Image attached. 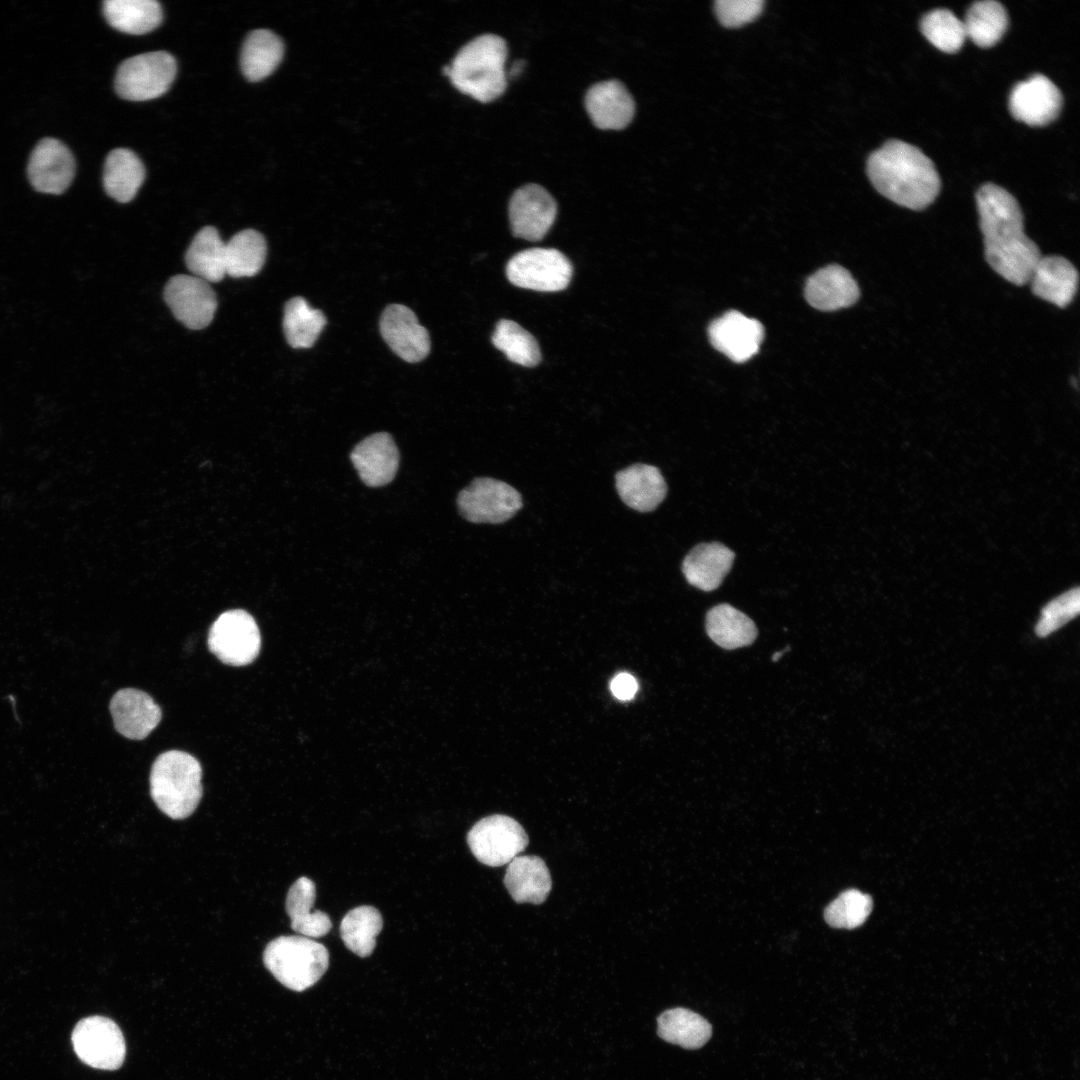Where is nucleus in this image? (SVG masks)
<instances>
[{
	"label": "nucleus",
	"instance_id": "21",
	"mask_svg": "<svg viewBox=\"0 0 1080 1080\" xmlns=\"http://www.w3.org/2000/svg\"><path fill=\"white\" fill-rule=\"evenodd\" d=\"M860 291L851 273L839 265H829L811 275L805 286V298L814 308L834 311L853 305Z\"/></svg>",
	"mask_w": 1080,
	"mask_h": 1080
},
{
	"label": "nucleus",
	"instance_id": "43",
	"mask_svg": "<svg viewBox=\"0 0 1080 1080\" xmlns=\"http://www.w3.org/2000/svg\"><path fill=\"white\" fill-rule=\"evenodd\" d=\"M523 66H524V61H522V60H518V61L514 62L513 67L510 70V74L512 76H515V75L519 74L521 72Z\"/></svg>",
	"mask_w": 1080,
	"mask_h": 1080
},
{
	"label": "nucleus",
	"instance_id": "27",
	"mask_svg": "<svg viewBox=\"0 0 1080 1080\" xmlns=\"http://www.w3.org/2000/svg\"><path fill=\"white\" fill-rule=\"evenodd\" d=\"M705 627L709 638L727 650L749 646L758 635L752 619L727 603L718 604L707 612Z\"/></svg>",
	"mask_w": 1080,
	"mask_h": 1080
},
{
	"label": "nucleus",
	"instance_id": "3",
	"mask_svg": "<svg viewBox=\"0 0 1080 1080\" xmlns=\"http://www.w3.org/2000/svg\"><path fill=\"white\" fill-rule=\"evenodd\" d=\"M507 52L502 37L483 34L465 44L443 73L463 94L482 103L491 102L507 87L504 68Z\"/></svg>",
	"mask_w": 1080,
	"mask_h": 1080
},
{
	"label": "nucleus",
	"instance_id": "9",
	"mask_svg": "<svg viewBox=\"0 0 1080 1080\" xmlns=\"http://www.w3.org/2000/svg\"><path fill=\"white\" fill-rule=\"evenodd\" d=\"M467 843L478 861L498 867L508 864L526 848L528 836L516 820L495 814L474 824L467 834Z\"/></svg>",
	"mask_w": 1080,
	"mask_h": 1080
},
{
	"label": "nucleus",
	"instance_id": "4",
	"mask_svg": "<svg viewBox=\"0 0 1080 1080\" xmlns=\"http://www.w3.org/2000/svg\"><path fill=\"white\" fill-rule=\"evenodd\" d=\"M202 768L191 754L169 750L154 761L150 773V794L168 817L181 820L189 817L202 798Z\"/></svg>",
	"mask_w": 1080,
	"mask_h": 1080
},
{
	"label": "nucleus",
	"instance_id": "17",
	"mask_svg": "<svg viewBox=\"0 0 1080 1080\" xmlns=\"http://www.w3.org/2000/svg\"><path fill=\"white\" fill-rule=\"evenodd\" d=\"M708 336L712 346L734 362H745L759 350L763 325L739 311L726 312L711 322Z\"/></svg>",
	"mask_w": 1080,
	"mask_h": 1080
},
{
	"label": "nucleus",
	"instance_id": "28",
	"mask_svg": "<svg viewBox=\"0 0 1080 1080\" xmlns=\"http://www.w3.org/2000/svg\"><path fill=\"white\" fill-rule=\"evenodd\" d=\"M145 178V169L138 156L129 149L117 148L106 157L103 186L106 193L118 202L131 201Z\"/></svg>",
	"mask_w": 1080,
	"mask_h": 1080
},
{
	"label": "nucleus",
	"instance_id": "33",
	"mask_svg": "<svg viewBox=\"0 0 1080 1080\" xmlns=\"http://www.w3.org/2000/svg\"><path fill=\"white\" fill-rule=\"evenodd\" d=\"M1009 18L1005 7L995 0L974 2L963 21L966 37L977 46L988 48L1000 41L1007 30Z\"/></svg>",
	"mask_w": 1080,
	"mask_h": 1080
},
{
	"label": "nucleus",
	"instance_id": "10",
	"mask_svg": "<svg viewBox=\"0 0 1080 1080\" xmlns=\"http://www.w3.org/2000/svg\"><path fill=\"white\" fill-rule=\"evenodd\" d=\"M457 505L460 514L469 522L499 524L522 508V497L503 481L479 477L459 492Z\"/></svg>",
	"mask_w": 1080,
	"mask_h": 1080
},
{
	"label": "nucleus",
	"instance_id": "31",
	"mask_svg": "<svg viewBox=\"0 0 1080 1080\" xmlns=\"http://www.w3.org/2000/svg\"><path fill=\"white\" fill-rule=\"evenodd\" d=\"M658 1035L685 1049H698L711 1037L712 1027L701 1015L686 1009L672 1008L657 1018Z\"/></svg>",
	"mask_w": 1080,
	"mask_h": 1080
},
{
	"label": "nucleus",
	"instance_id": "44",
	"mask_svg": "<svg viewBox=\"0 0 1080 1080\" xmlns=\"http://www.w3.org/2000/svg\"><path fill=\"white\" fill-rule=\"evenodd\" d=\"M788 650H789V647H786V648L782 649L781 651L775 652V653H774V654L772 655V661H773V662H776V661H778V660H779V659H780V658H781V657L783 656V654H784V653H785L786 651H788Z\"/></svg>",
	"mask_w": 1080,
	"mask_h": 1080
},
{
	"label": "nucleus",
	"instance_id": "12",
	"mask_svg": "<svg viewBox=\"0 0 1080 1080\" xmlns=\"http://www.w3.org/2000/svg\"><path fill=\"white\" fill-rule=\"evenodd\" d=\"M164 299L175 318L194 330L208 326L217 309L210 283L194 275L171 277L164 289Z\"/></svg>",
	"mask_w": 1080,
	"mask_h": 1080
},
{
	"label": "nucleus",
	"instance_id": "22",
	"mask_svg": "<svg viewBox=\"0 0 1080 1080\" xmlns=\"http://www.w3.org/2000/svg\"><path fill=\"white\" fill-rule=\"evenodd\" d=\"M622 501L639 512L654 510L667 494V484L660 470L648 464L631 465L615 475Z\"/></svg>",
	"mask_w": 1080,
	"mask_h": 1080
},
{
	"label": "nucleus",
	"instance_id": "13",
	"mask_svg": "<svg viewBox=\"0 0 1080 1080\" xmlns=\"http://www.w3.org/2000/svg\"><path fill=\"white\" fill-rule=\"evenodd\" d=\"M556 215V201L538 184L531 183L520 187L509 202L512 233L525 240L542 239L552 227Z\"/></svg>",
	"mask_w": 1080,
	"mask_h": 1080
},
{
	"label": "nucleus",
	"instance_id": "29",
	"mask_svg": "<svg viewBox=\"0 0 1080 1080\" xmlns=\"http://www.w3.org/2000/svg\"><path fill=\"white\" fill-rule=\"evenodd\" d=\"M185 261L192 275L208 283L226 275V243L212 226L202 228L189 245Z\"/></svg>",
	"mask_w": 1080,
	"mask_h": 1080
},
{
	"label": "nucleus",
	"instance_id": "24",
	"mask_svg": "<svg viewBox=\"0 0 1080 1080\" xmlns=\"http://www.w3.org/2000/svg\"><path fill=\"white\" fill-rule=\"evenodd\" d=\"M734 558V552L722 543H700L684 558L682 572L690 585L710 592L720 586Z\"/></svg>",
	"mask_w": 1080,
	"mask_h": 1080
},
{
	"label": "nucleus",
	"instance_id": "19",
	"mask_svg": "<svg viewBox=\"0 0 1080 1080\" xmlns=\"http://www.w3.org/2000/svg\"><path fill=\"white\" fill-rule=\"evenodd\" d=\"M115 729L131 740L146 738L161 720V709L144 691L124 688L110 702Z\"/></svg>",
	"mask_w": 1080,
	"mask_h": 1080
},
{
	"label": "nucleus",
	"instance_id": "20",
	"mask_svg": "<svg viewBox=\"0 0 1080 1080\" xmlns=\"http://www.w3.org/2000/svg\"><path fill=\"white\" fill-rule=\"evenodd\" d=\"M585 108L597 128L620 130L632 121L635 102L624 84L613 79L598 82L588 89Z\"/></svg>",
	"mask_w": 1080,
	"mask_h": 1080
},
{
	"label": "nucleus",
	"instance_id": "5",
	"mask_svg": "<svg viewBox=\"0 0 1080 1080\" xmlns=\"http://www.w3.org/2000/svg\"><path fill=\"white\" fill-rule=\"evenodd\" d=\"M263 962L282 985L300 992L313 986L326 972L329 953L323 944L308 937L279 936L267 944Z\"/></svg>",
	"mask_w": 1080,
	"mask_h": 1080
},
{
	"label": "nucleus",
	"instance_id": "11",
	"mask_svg": "<svg viewBox=\"0 0 1080 1080\" xmlns=\"http://www.w3.org/2000/svg\"><path fill=\"white\" fill-rule=\"evenodd\" d=\"M72 1044L79 1059L97 1069L116 1070L126 1055L120 1028L103 1016H90L79 1021L72 1032Z\"/></svg>",
	"mask_w": 1080,
	"mask_h": 1080
},
{
	"label": "nucleus",
	"instance_id": "16",
	"mask_svg": "<svg viewBox=\"0 0 1080 1080\" xmlns=\"http://www.w3.org/2000/svg\"><path fill=\"white\" fill-rule=\"evenodd\" d=\"M380 332L392 351L407 362H419L430 352L428 331L404 305L386 307L380 318Z\"/></svg>",
	"mask_w": 1080,
	"mask_h": 1080
},
{
	"label": "nucleus",
	"instance_id": "38",
	"mask_svg": "<svg viewBox=\"0 0 1080 1080\" xmlns=\"http://www.w3.org/2000/svg\"><path fill=\"white\" fill-rule=\"evenodd\" d=\"M920 29L932 45L946 53L959 51L966 39L963 21L945 8L934 9L925 14L921 19Z\"/></svg>",
	"mask_w": 1080,
	"mask_h": 1080
},
{
	"label": "nucleus",
	"instance_id": "8",
	"mask_svg": "<svg viewBox=\"0 0 1080 1080\" xmlns=\"http://www.w3.org/2000/svg\"><path fill=\"white\" fill-rule=\"evenodd\" d=\"M208 648L221 662L245 666L253 662L261 648V636L254 618L245 610L222 613L211 625Z\"/></svg>",
	"mask_w": 1080,
	"mask_h": 1080
},
{
	"label": "nucleus",
	"instance_id": "36",
	"mask_svg": "<svg viewBox=\"0 0 1080 1080\" xmlns=\"http://www.w3.org/2000/svg\"><path fill=\"white\" fill-rule=\"evenodd\" d=\"M383 927L380 912L372 906H359L342 919L340 935L345 946L360 957H368L376 946V936Z\"/></svg>",
	"mask_w": 1080,
	"mask_h": 1080
},
{
	"label": "nucleus",
	"instance_id": "34",
	"mask_svg": "<svg viewBox=\"0 0 1080 1080\" xmlns=\"http://www.w3.org/2000/svg\"><path fill=\"white\" fill-rule=\"evenodd\" d=\"M327 323L322 311L310 307L302 297L290 299L284 309L283 330L293 348H310Z\"/></svg>",
	"mask_w": 1080,
	"mask_h": 1080
},
{
	"label": "nucleus",
	"instance_id": "40",
	"mask_svg": "<svg viewBox=\"0 0 1080 1080\" xmlns=\"http://www.w3.org/2000/svg\"><path fill=\"white\" fill-rule=\"evenodd\" d=\"M1080 592L1079 588L1070 589L1048 602L1040 613V618L1035 626V633L1039 637H1046L1063 627L1079 614Z\"/></svg>",
	"mask_w": 1080,
	"mask_h": 1080
},
{
	"label": "nucleus",
	"instance_id": "6",
	"mask_svg": "<svg viewBox=\"0 0 1080 1080\" xmlns=\"http://www.w3.org/2000/svg\"><path fill=\"white\" fill-rule=\"evenodd\" d=\"M175 75L176 61L170 53H143L120 64L115 76V90L123 99L146 101L163 95Z\"/></svg>",
	"mask_w": 1080,
	"mask_h": 1080
},
{
	"label": "nucleus",
	"instance_id": "23",
	"mask_svg": "<svg viewBox=\"0 0 1080 1080\" xmlns=\"http://www.w3.org/2000/svg\"><path fill=\"white\" fill-rule=\"evenodd\" d=\"M1031 290L1037 297L1065 308L1073 300L1078 287V272L1074 265L1061 256H1041L1030 280Z\"/></svg>",
	"mask_w": 1080,
	"mask_h": 1080
},
{
	"label": "nucleus",
	"instance_id": "26",
	"mask_svg": "<svg viewBox=\"0 0 1080 1080\" xmlns=\"http://www.w3.org/2000/svg\"><path fill=\"white\" fill-rule=\"evenodd\" d=\"M315 897V884L307 877L298 878L286 897V912L291 919L292 929L308 938L322 937L332 928L329 916L313 909Z\"/></svg>",
	"mask_w": 1080,
	"mask_h": 1080
},
{
	"label": "nucleus",
	"instance_id": "39",
	"mask_svg": "<svg viewBox=\"0 0 1080 1080\" xmlns=\"http://www.w3.org/2000/svg\"><path fill=\"white\" fill-rule=\"evenodd\" d=\"M872 910V898L856 889L842 892L824 910L825 921L832 927L853 929L861 926Z\"/></svg>",
	"mask_w": 1080,
	"mask_h": 1080
},
{
	"label": "nucleus",
	"instance_id": "32",
	"mask_svg": "<svg viewBox=\"0 0 1080 1080\" xmlns=\"http://www.w3.org/2000/svg\"><path fill=\"white\" fill-rule=\"evenodd\" d=\"M103 13L115 29L128 34H145L159 26L162 9L155 0H106Z\"/></svg>",
	"mask_w": 1080,
	"mask_h": 1080
},
{
	"label": "nucleus",
	"instance_id": "41",
	"mask_svg": "<svg viewBox=\"0 0 1080 1080\" xmlns=\"http://www.w3.org/2000/svg\"><path fill=\"white\" fill-rule=\"evenodd\" d=\"M762 0H717L714 4L719 21L726 27H738L755 19L762 11Z\"/></svg>",
	"mask_w": 1080,
	"mask_h": 1080
},
{
	"label": "nucleus",
	"instance_id": "14",
	"mask_svg": "<svg viewBox=\"0 0 1080 1080\" xmlns=\"http://www.w3.org/2000/svg\"><path fill=\"white\" fill-rule=\"evenodd\" d=\"M1062 103L1059 88L1042 74L1017 83L1009 95L1011 115L1030 126H1044L1055 120Z\"/></svg>",
	"mask_w": 1080,
	"mask_h": 1080
},
{
	"label": "nucleus",
	"instance_id": "2",
	"mask_svg": "<svg viewBox=\"0 0 1080 1080\" xmlns=\"http://www.w3.org/2000/svg\"><path fill=\"white\" fill-rule=\"evenodd\" d=\"M867 174L881 195L912 210L933 203L941 188L932 160L918 147L897 139L885 142L870 154Z\"/></svg>",
	"mask_w": 1080,
	"mask_h": 1080
},
{
	"label": "nucleus",
	"instance_id": "30",
	"mask_svg": "<svg viewBox=\"0 0 1080 1080\" xmlns=\"http://www.w3.org/2000/svg\"><path fill=\"white\" fill-rule=\"evenodd\" d=\"M284 45L279 36L270 30L252 31L246 38L240 64L244 76L250 81L268 77L280 64Z\"/></svg>",
	"mask_w": 1080,
	"mask_h": 1080
},
{
	"label": "nucleus",
	"instance_id": "1",
	"mask_svg": "<svg viewBox=\"0 0 1080 1080\" xmlns=\"http://www.w3.org/2000/svg\"><path fill=\"white\" fill-rule=\"evenodd\" d=\"M976 204L986 261L1012 284H1027L1041 253L1024 232L1018 201L1004 188L986 183L976 192Z\"/></svg>",
	"mask_w": 1080,
	"mask_h": 1080
},
{
	"label": "nucleus",
	"instance_id": "42",
	"mask_svg": "<svg viewBox=\"0 0 1080 1080\" xmlns=\"http://www.w3.org/2000/svg\"><path fill=\"white\" fill-rule=\"evenodd\" d=\"M610 689L617 699L627 701L632 699L636 694L638 684L632 675L622 672L612 679Z\"/></svg>",
	"mask_w": 1080,
	"mask_h": 1080
},
{
	"label": "nucleus",
	"instance_id": "25",
	"mask_svg": "<svg viewBox=\"0 0 1080 1080\" xmlns=\"http://www.w3.org/2000/svg\"><path fill=\"white\" fill-rule=\"evenodd\" d=\"M504 884L514 901L541 904L551 890L552 880L540 857L518 855L508 863Z\"/></svg>",
	"mask_w": 1080,
	"mask_h": 1080
},
{
	"label": "nucleus",
	"instance_id": "15",
	"mask_svg": "<svg viewBox=\"0 0 1080 1080\" xmlns=\"http://www.w3.org/2000/svg\"><path fill=\"white\" fill-rule=\"evenodd\" d=\"M27 174L37 191L61 194L69 187L75 174L73 155L61 141L44 138L31 153Z\"/></svg>",
	"mask_w": 1080,
	"mask_h": 1080
},
{
	"label": "nucleus",
	"instance_id": "35",
	"mask_svg": "<svg viewBox=\"0 0 1080 1080\" xmlns=\"http://www.w3.org/2000/svg\"><path fill=\"white\" fill-rule=\"evenodd\" d=\"M266 242L256 230L236 233L226 242V275L234 278L251 277L262 268L266 258Z\"/></svg>",
	"mask_w": 1080,
	"mask_h": 1080
},
{
	"label": "nucleus",
	"instance_id": "37",
	"mask_svg": "<svg viewBox=\"0 0 1080 1080\" xmlns=\"http://www.w3.org/2000/svg\"><path fill=\"white\" fill-rule=\"evenodd\" d=\"M491 340L513 363L534 367L541 361V351L535 337L512 320L501 319Z\"/></svg>",
	"mask_w": 1080,
	"mask_h": 1080
},
{
	"label": "nucleus",
	"instance_id": "7",
	"mask_svg": "<svg viewBox=\"0 0 1080 1080\" xmlns=\"http://www.w3.org/2000/svg\"><path fill=\"white\" fill-rule=\"evenodd\" d=\"M570 260L553 248H531L521 251L508 261L506 276L515 286L540 292L565 289L571 280Z\"/></svg>",
	"mask_w": 1080,
	"mask_h": 1080
},
{
	"label": "nucleus",
	"instance_id": "18",
	"mask_svg": "<svg viewBox=\"0 0 1080 1080\" xmlns=\"http://www.w3.org/2000/svg\"><path fill=\"white\" fill-rule=\"evenodd\" d=\"M350 459L365 485L382 487L394 479L400 455L392 436L387 432H378L355 445Z\"/></svg>",
	"mask_w": 1080,
	"mask_h": 1080
}]
</instances>
